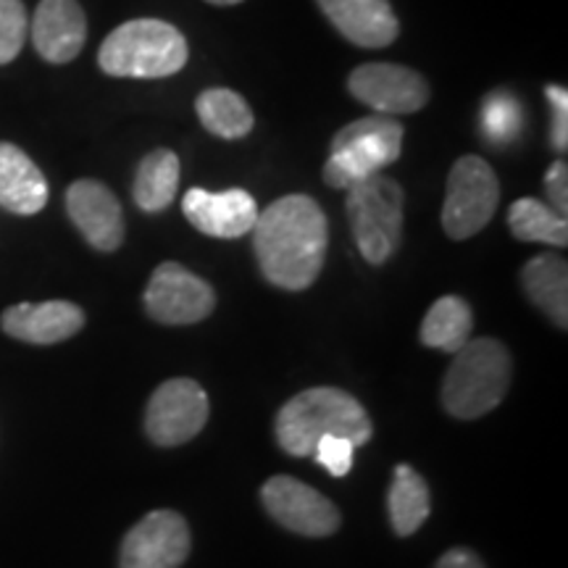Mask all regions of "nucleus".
Instances as JSON below:
<instances>
[{"instance_id": "nucleus-10", "label": "nucleus", "mask_w": 568, "mask_h": 568, "mask_svg": "<svg viewBox=\"0 0 568 568\" xmlns=\"http://www.w3.org/2000/svg\"><path fill=\"white\" fill-rule=\"evenodd\" d=\"M347 90L355 101L385 116L416 113L429 103V84L424 77L397 63H364L351 74Z\"/></svg>"}, {"instance_id": "nucleus-7", "label": "nucleus", "mask_w": 568, "mask_h": 568, "mask_svg": "<svg viewBox=\"0 0 568 568\" xmlns=\"http://www.w3.org/2000/svg\"><path fill=\"white\" fill-rule=\"evenodd\" d=\"M500 201L493 166L479 155H464L447 176L443 226L450 240H468L485 230Z\"/></svg>"}, {"instance_id": "nucleus-15", "label": "nucleus", "mask_w": 568, "mask_h": 568, "mask_svg": "<svg viewBox=\"0 0 568 568\" xmlns=\"http://www.w3.org/2000/svg\"><path fill=\"white\" fill-rule=\"evenodd\" d=\"M88 19L77 0H42L32 19V42L48 63H69L82 53Z\"/></svg>"}, {"instance_id": "nucleus-9", "label": "nucleus", "mask_w": 568, "mask_h": 568, "mask_svg": "<svg viewBox=\"0 0 568 568\" xmlns=\"http://www.w3.org/2000/svg\"><path fill=\"white\" fill-rule=\"evenodd\" d=\"M216 308V293L180 264H161L145 290V311L161 324H197Z\"/></svg>"}, {"instance_id": "nucleus-4", "label": "nucleus", "mask_w": 568, "mask_h": 568, "mask_svg": "<svg viewBox=\"0 0 568 568\" xmlns=\"http://www.w3.org/2000/svg\"><path fill=\"white\" fill-rule=\"evenodd\" d=\"M510 385V353L497 339H468L453 358L443 385L445 410L479 418L503 403Z\"/></svg>"}, {"instance_id": "nucleus-26", "label": "nucleus", "mask_w": 568, "mask_h": 568, "mask_svg": "<svg viewBox=\"0 0 568 568\" xmlns=\"http://www.w3.org/2000/svg\"><path fill=\"white\" fill-rule=\"evenodd\" d=\"M30 19L21 0H0V63H11L27 42Z\"/></svg>"}, {"instance_id": "nucleus-3", "label": "nucleus", "mask_w": 568, "mask_h": 568, "mask_svg": "<svg viewBox=\"0 0 568 568\" xmlns=\"http://www.w3.org/2000/svg\"><path fill=\"white\" fill-rule=\"evenodd\" d=\"M98 63L111 77L161 80L184 69L187 42L169 21L132 19L103 40Z\"/></svg>"}, {"instance_id": "nucleus-12", "label": "nucleus", "mask_w": 568, "mask_h": 568, "mask_svg": "<svg viewBox=\"0 0 568 568\" xmlns=\"http://www.w3.org/2000/svg\"><path fill=\"white\" fill-rule=\"evenodd\" d=\"M261 497H264V506L274 521L297 535L326 537L335 535L339 527L337 508L314 487L293 477L268 479L261 489Z\"/></svg>"}, {"instance_id": "nucleus-30", "label": "nucleus", "mask_w": 568, "mask_h": 568, "mask_svg": "<svg viewBox=\"0 0 568 568\" xmlns=\"http://www.w3.org/2000/svg\"><path fill=\"white\" fill-rule=\"evenodd\" d=\"M437 568H485V564H481L479 556H474L471 550L453 548V550H447L443 558H439Z\"/></svg>"}, {"instance_id": "nucleus-29", "label": "nucleus", "mask_w": 568, "mask_h": 568, "mask_svg": "<svg viewBox=\"0 0 568 568\" xmlns=\"http://www.w3.org/2000/svg\"><path fill=\"white\" fill-rule=\"evenodd\" d=\"M545 190H548L550 209L558 211L560 216L568 213V169L564 161H556L545 176Z\"/></svg>"}, {"instance_id": "nucleus-13", "label": "nucleus", "mask_w": 568, "mask_h": 568, "mask_svg": "<svg viewBox=\"0 0 568 568\" xmlns=\"http://www.w3.org/2000/svg\"><path fill=\"white\" fill-rule=\"evenodd\" d=\"M67 211L82 237L101 253L116 251L124 243V216L116 195L103 182L80 180L69 187Z\"/></svg>"}, {"instance_id": "nucleus-19", "label": "nucleus", "mask_w": 568, "mask_h": 568, "mask_svg": "<svg viewBox=\"0 0 568 568\" xmlns=\"http://www.w3.org/2000/svg\"><path fill=\"white\" fill-rule=\"evenodd\" d=\"M529 301L542 308L560 329L568 326V266L558 255L545 253L531 258L521 272Z\"/></svg>"}, {"instance_id": "nucleus-31", "label": "nucleus", "mask_w": 568, "mask_h": 568, "mask_svg": "<svg viewBox=\"0 0 568 568\" xmlns=\"http://www.w3.org/2000/svg\"><path fill=\"white\" fill-rule=\"evenodd\" d=\"M213 6H234V3H243V0H209Z\"/></svg>"}, {"instance_id": "nucleus-23", "label": "nucleus", "mask_w": 568, "mask_h": 568, "mask_svg": "<svg viewBox=\"0 0 568 568\" xmlns=\"http://www.w3.org/2000/svg\"><path fill=\"white\" fill-rule=\"evenodd\" d=\"M389 521L400 537L414 535L429 516V487L408 464L395 468L393 487L387 495Z\"/></svg>"}, {"instance_id": "nucleus-21", "label": "nucleus", "mask_w": 568, "mask_h": 568, "mask_svg": "<svg viewBox=\"0 0 568 568\" xmlns=\"http://www.w3.org/2000/svg\"><path fill=\"white\" fill-rule=\"evenodd\" d=\"M471 305L458 295H445L426 311L422 324V343L426 347H437V351L456 355L471 339Z\"/></svg>"}, {"instance_id": "nucleus-28", "label": "nucleus", "mask_w": 568, "mask_h": 568, "mask_svg": "<svg viewBox=\"0 0 568 568\" xmlns=\"http://www.w3.org/2000/svg\"><path fill=\"white\" fill-rule=\"evenodd\" d=\"M545 92H548L552 109V148L564 153L568 148V92L566 88H556V84H550Z\"/></svg>"}, {"instance_id": "nucleus-2", "label": "nucleus", "mask_w": 568, "mask_h": 568, "mask_svg": "<svg viewBox=\"0 0 568 568\" xmlns=\"http://www.w3.org/2000/svg\"><path fill=\"white\" fill-rule=\"evenodd\" d=\"M372 418L353 395L335 387H314L284 403L276 416V439L290 456L305 458L326 435L347 437L358 447L372 439Z\"/></svg>"}, {"instance_id": "nucleus-22", "label": "nucleus", "mask_w": 568, "mask_h": 568, "mask_svg": "<svg viewBox=\"0 0 568 568\" xmlns=\"http://www.w3.org/2000/svg\"><path fill=\"white\" fill-rule=\"evenodd\" d=\"M195 111L201 124L222 140H243L251 134L255 119L243 95L226 88H211L197 95Z\"/></svg>"}, {"instance_id": "nucleus-8", "label": "nucleus", "mask_w": 568, "mask_h": 568, "mask_svg": "<svg viewBox=\"0 0 568 568\" xmlns=\"http://www.w3.org/2000/svg\"><path fill=\"white\" fill-rule=\"evenodd\" d=\"M209 422V397L193 379H169L155 389L145 410V432L155 445L190 443Z\"/></svg>"}, {"instance_id": "nucleus-18", "label": "nucleus", "mask_w": 568, "mask_h": 568, "mask_svg": "<svg viewBox=\"0 0 568 568\" xmlns=\"http://www.w3.org/2000/svg\"><path fill=\"white\" fill-rule=\"evenodd\" d=\"M45 203L48 182L34 161L11 142H0V205L19 216H32Z\"/></svg>"}, {"instance_id": "nucleus-25", "label": "nucleus", "mask_w": 568, "mask_h": 568, "mask_svg": "<svg viewBox=\"0 0 568 568\" xmlns=\"http://www.w3.org/2000/svg\"><path fill=\"white\" fill-rule=\"evenodd\" d=\"M481 130L493 145H508L521 130V109L508 92H493L481 105Z\"/></svg>"}, {"instance_id": "nucleus-16", "label": "nucleus", "mask_w": 568, "mask_h": 568, "mask_svg": "<svg viewBox=\"0 0 568 568\" xmlns=\"http://www.w3.org/2000/svg\"><path fill=\"white\" fill-rule=\"evenodd\" d=\"M6 335L30 345H55L74 337L84 326V311L69 301L48 303H19L6 308L3 318Z\"/></svg>"}, {"instance_id": "nucleus-5", "label": "nucleus", "mask_w": 568, "mask_h": 568, "mask_svg": "<svg viewBox=\"0 0 568 568\" xmlns=\"http://www.w3.org/2000/svg\"><path fill=\"white\" fill-rule=\"evenodd\" d=\"M403 138V124L385 113L343 126L332 140V153L324 163V182L335 190H351L353 184L382 174V169L400 159Z\"/></svg>"}, {"instance_id": "nucleus-14", "label": "nucleus", "mask_w": 568, "mask_h": 568, "mask_svg": "<svg viewBox=\"0 0 568 568\" xmlns=\"http://www.w3.org/2000/svg\"><path fill=\"white\" fill-rule=\"evenodd\" d=\"M187 222L209 237L234 240L253 232L258 219V205L245 190H226V193H209L193 187L182 201Z\"/></svg>"}, {"instance_id": "nucleus-11", "label": "nucleus", "mask_w": 568, "mask_h": 568, "mask_svg": "<svg viewBox=\"0 0 568 568\" xmlns=\"http://www.w3.org/2000/svg\"><path fill=\"white\" fill-rule=\"evenodd\" d=\"M187 552V521L174 510H153L124 537L119 568H180Z\"/></svg>"}, {"instance_id": "nucleus-6", "label": "nucleus", "mask_w": 568, "mask_h": 568, "mask_svg": "<svg viewBox=\"0 0 568 568\" xmlns=\"http://www.w3.org/2000/svg\"><path fill=\"white\" fill-rule=\"evenodd\" d=\"M347 219L355 245L368 264L379 266L393 258L403 237V209L406 195L395 180L374 174L347 190Z\"/></svg>"}, {"instance_id": "nucleus-1", "label": "nucleus", "mask_w": 568, "mask_h": 568, "mask_svg": "<svg viewBox=\"0 0 568 568\" xmlns=\"http://www.w3.org/2000/svg\"><path fill=\"white\" fill-rule=\"evenodd\" d=\"M329 243L326 216L314 197L284 195L268 209L258 211L253 226L255 258L264 276L276 287H311L322 274Z\"/></svg>"}, {"instance_id": "nucleus-27", "label": "nucleus", "mask_w": 568, "mask_h": 568, "mask_svg": "<svg viewBox=\"0 0 568 568\" xmlns=\"http://www.w3.org/2000/svg\"><path fill=\"white\" fill-rule=\"evenodd\" d=\"M353 450L355 445L347 437L326 435L318 439L311 456H314L332 477H347L353 468Z\"/></svg>"}, {"instance_id": "nucleus-17", "label": "nucleus", "mask_w": 568, "mask_h": 568, "mask_svg": "<svg viewBox=\"0 0 568 568\" xmlns=\"http://www.w3.org/2000/svg\"><path fill=\"white\" fill-rule=\"evenodd\" d=\"M335 30L358 48H387L400 24L387 0H316Z\"/></svg>"}, {"instance_id": "nucleus-20", "label": "nucleus", "mask_w": 568, "mask_h": 568, "mask_svg": "<svg viewBox=\"0 0 568 568\" xmlns=\"http://www.w3.org/2000/svg\"><path fill=\"white\" fill-rule=\"evenodd\" d=\"M180 176L182 169L174 151H169V148L151 151L140 161L138 176H134V203L145 213L166 211L176 197Z\"/></svg>"}, {"instance_id": "nucleus-24", "label": "nucleus", "mask_w": 568, "mask_h": 568, "mask_svg": "<svg viewBox=\"0 0 568 568\" xmlns=\"http://www.w3.org/2000/svg\"><path fill=\"white\" fill-rule=\"evenodd\" d=\"M508 226L521 243H545L552 247L568 245L566 216H560L550 205L539 203L537 197H521L510 205Z\"/></svg>"}]
</instances>
